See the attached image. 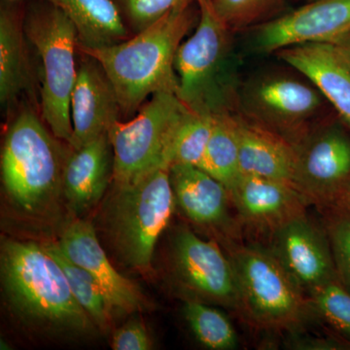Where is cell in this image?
<instances>
[{"label":"cell","instance_id":"cell-28","mask_svg":"<svg viewBox=\"0 0 350 350\" xmlns=\"http://www.w3.org/2000/svg\"><path fill=\"white\" fill-rule=\"evenodd\" d=\"M214 13L230 29L255 24L275 8L282 0H209Z\"/></svg>","mask_w":350,"mask_h":350},{"label":"cell","instance_id":"cell-19","mask_svg":"<svg viewBox=\"0 0 350 350\" xmlns=\"http://www.w3.org/2000/svg\"><path fill=\"white\" fill-rule=\"evenodd\" d=\"M239 142L241 174L264 177L294 186L297 148L284 137L268 128L239 119Z\"/></svg>","mask_w":350,"mask_h":350},{"label":"cell","instance_id":"cell-16","mask_svg":"<svg viewBox=\"0 0 350 350\" xmlns=\"http://www.w3.org/2000/svg\"><path fill=\"white\" fill-rule=\"evenodd\" d=\"M278 53L282 61L312 83L350 126V66L337 46L306 43Z\"/></svg>","mask_w":350,"mask_h":350},{"label":"cell","instance_id":"cell-27","mask_svg":"<svg viewBox=\"0 0 350 350\" xmlns=\"http://www.w3.org/2000/svg\"><path fill=\"white\" fill-rule=\"evenodd\" d=\"M310 304L320 314L350 340V292L335 280L310 291Z\"/></svg>","mask_w":350,"mask_h":350},{"label":"cell","instance_id":"cell-10","mask_svg":"<svg viewBox=\"0 0 350 350\" xmlns=\"http://www.w3.org/2000/svg\"><path fill=\"white\" fill-rule=\"evenodd\" d=\"M174 264L184 286L214 303L239 308V289L232 260L213 241L187 229L175 239Z\"/></svg>","mask_w":350,"mask_h":350},{"label":"cell","instance_id":"cell-8","mask_svg":"<svg viewBox=\"0 0 350 350\" xmlns=\"http://www.w3.org/2000/svg\"><path fill=\"white\" fill-rule=\"evenodd\" d=\"M176 94L157 93L135 119L117 120L108 131L113 151L114 185L137 180L159 167H167L165 153L185 110Z\"/></svg>","mask_w":350,"mask_h":350},{"label":"cell","instance_id":"cell-17","mask_svg":"<svg viewBox=\"0 0 350 350\" xmlns=\"http://www.w3.org/2000/svg\"><path fill=\"white\" fill-rule=\"evenodd\" d=\"M228 192L239 214L253 225L275 230L305 213L306 196L284 182L241 174Z\"/></svg>","mask_w":350,"mask_h":350},{"label":"cell","instance_id":"cell-5","mask_svg":"<svg viewBox=\"0 0 350 350\" xmlns=\"http://www.w3.org/2000/svg\"><path fill=\"white\" fill-rule=\"evenodd\" d=\"M24 29L42 64L41 117L55 137L69 144L73 133L71 94L78 75L77 29L68 16L52 4L32 10Z\"/></svg>","mask_w":350,"mask_h":350},{"label":"cell","instance_id":"cell-25","mask_svg":"<svg viewBox=\"0 0 350 350\" xmlns=\"http://www.w3.org/2000/svg\"><path fill=\"white\" fill-rule=\"evenodd\" d=\"M43 246L63 269L76 300L93 320L96 328L107 332L111 324L112 310L96 280L86 269L71 261L57 243Z\"/></svg>","mask_w":350,"mask_h":350},{"label":"cell","instance_id":"cell-33","mask_svg":"<svg viewBox=\"0 0 350 350\" xmlns=\"http://www.w3.org/2000/svg\"><path fill=\"white\" fill-rule=\"evenodd\" d=\"M310 1H312V0H310Z\"/></svg>","mask_w":350,"mask_h":350},{"label":"cell","instance_id":"cell-14","mask_svg":"<svg viewBox=\"0 0 350 350\" xmlns=\"http://www.w3.org/2000/svg\"><path fill=\"white\" fill-rule=\"evenodd\" d=\"M350 178V138L337 128L319 131L297 148L294 186L308 197L332 199Z\"/></svg>","mask_w":350,"mask_h":350},{"label":"cell","instance_id":"cell-18","mask_svg":"<svg viewBox=\"0 0 350 350\" xmlns=\"http://www.w3.org/2000/svg\"><path fill=\"white\" fill-rule=\"evenodd\" d=\"M112 176V146L105 133L68 156L63 180L68 206L75 213L93 207L103 198Z\"/></svg>","mask_w":350,"mask_h":350},{"label":"cell","instance_id":"cell-31","mask_svg":"<svg viewBox=\"0 0 350 350\" xmlns=\"http://www.w3.org/2000/svg\"><path fill=\"white\" fill-rule=\"evenodd\" d=\"M152 340L142 322L131 320L113 335L112 349L114 350H149Z\"/></svg>","mask_w":350,"mask_h":350},{"label":"cell","instance_id":"cell-32","mask_svg":"<svg viewBox=\"0 0 350 350\" xmlns=\"http://www.w3.org/2000/svg\"><path fill=\"white\" fill-rule=\"evenodd\" d=\"M335 45L337 46L340 54L342 55V57H345V61L350 66V36L340 41V42L335 44Z\"/></svg>","mask_w":350,"mask_h":350},{"label":"cell","instance_id":"cell-20","mask_svg":"<svg viewBox=\"0 0 350 350\" xmlns=\"http://www.w3.org/2000/svg\"><path fill=\"white\" fill-rule=\"evenodd\" d=\"M175 202L193 222L220 224L228 214L227 188L199 167L175 163L170 167Z\"/></svg>","mask_w":350,"mask_h":350},{"label":"cell","instance_id":"cell-9","mask_svg":"<svg viewBox=\"0 0 350 350\" xmlns=\"http://www.w3.org/2000/svg\"><path fill=\"white\" fill-rule=\"evenodd\" d=\"M350 36V0H312L258 27L255 46L260 52L306 43L338 44Z\"/></svg>","mask_w":350,"mask_h":350},{"label":"cell","instance_id":"cell-3","mask_svg":"<svg viewBox=\"0 0 350 350\" xmlns=\"http://www.w3.org/2000/svg\"><path fill=\"white\" fill-rule=\"evenodd\" d=\"M33 111L20 113L6 131L1 178L7 195L29 213L41 211L59 191L68 156Z\"/></svg>","mask_w":350,"mask_h":350},{"label":"cell","instance_id":"cell-30","mask_svg":"<svg viewBox=\"0 0 350 350\" xmlns=\"http://www.w3.org/2000/svg\"><path fill=\"white\" fill-rule=\"evenodd\" d=\"M328 239L338 280L350 292V211L331 221Z\"/></svg>","mask_w":350,"mask_h":350},{"label":"cell","instance_id":"cell-15","mask_svg":"<svg viewBox=\"0 0 350 350\" xmlns=\"http://www.w3.org/2000/svg\"><path fill=\"white\" fill-rule=\"evenodd\" d=\"M85 56L71 94L73 133L68 144L72 150L108 133L121 112L116 91L105 69L93 57Z\"/></svg>","mask_w":350,"mask_h":350},{"label":"cell","instance_id":"cell-21","mask_svg":"<svg viewBox=\"0 0 350 350\" xmlns=\"http://www.w3.org/2000/svg\"><path fill=\"white\" fill-rule=\"evenodd\" d=\"M75 24L78 47L100 48L122 42L129 31L112 0H48Z\"/></svg>","mask_w":350,"mask_h":350},{"label":"cell","instance_id":"cell-2","mask_svg":"<svg viewBox=\"0 0 350 350\" xmlns=\"http://www.w3.org/2000/svg\"><path fill=\"white\" fill-rule=\"evenodd\" d=\"M194 2L175 7L155 24L122 42L100 48L78 47L105 69L124 114L137 111L149 96L177 93L175 56L194 24Z\"/></svg>","mask_w":350,"mask_h":350},{"label":"cell","instance_id":"cell-26","mask_svg":"<svg viewBox=\"0 0 350 350\" xmlns=\"http://www.w3.org/2000/svg\"><path fill=\"white\" fill-rule=\"evenodd\" d=\"M184 315L196 338L213 350H231L238 347V335L224 313L198 301H189Z\"/></svg>","mask_w":350,"mask_h":350},{"label":"cell","instance_id":"cell-1","mask_svg":"<svg viewBox=\"0 0 350 350\" xmlns=\"http://www.w3.org/2000/svg\"><path fill=\"white\" fill-rule=\"evenodd\" d=\"M0 271L6 300L25 323L75 337L92 335L98 329L43 245L7 239L1 245Z\"/></svg>","mask_w":350,"mask_h":350},{"label":"cell","instance_id":"cell-12","mask_svg":"<svg viewBox=\"0 0 350 350\" xmlns=\"http://www.w3.org/2000/svg\"><path fill=\"white\" fill-rule=\"evenodd\" d=\"M57 245L71 261L93 276L111 310L131 313L146 308V299L137 285L113 267L91 223L73 221L62 234Z\"/></svg>","mask_w":350,"mask_h":350},{"label":"cell","instance_id":"cell-11","mask_svg":"<svg viewBox=\"0 0 350 350\" xmlns=\"http://www.w3.org/2000/svg\"><path fill=\"white\" fill-rule=\"evenodd\" d=\"M271 252L301 289L312 291L338 280L328 238L305 213L289 219L273 230Z\"/></svg>","mask_w":350,"mask_h":350},{"label":"cell","instance_id":"cell-24","mask_svg":"<svg viewBox=\"0 0 350 350\" xmlns=\"http://www.w3.org/2000/svg\"><path fill=\"white\" fill-rule=\"evenodd\" d=\"M214 113L195 111L186 107L172 133L165 162L200 167L211 138Z\"/></svg>","mask_w":350,"mask_h":350},{"label":"cell","instance_id":"cell-13","mask_svg":"<svg viewBox=\"0 0 350 350\" xmlns=\"http://www.w3.org/2000/svg\"><path fill=\"white\" fill-rule=\"evenodd\" d=\"M317 89L287 76H269L253 82L243 94L246 111L268 128L293 130L319 111Z\"/></svg>","mask_w":350,"mask_h":350},{"label":"cell","instance_id":"cell-23","mask_svg":"<svg viewBox=\"0 0 350 350\" xmlns=\"http://www.w3.org/2000/svg\"><path fill=\"white\" fill-rule=\"evenodd\" d=\"M199 167L220 181L227 190L241 175L239 118L227 109L214 113L213 131Z\"/></svg>","mask_w":350,"mask_h":350},{"label":"cell","instance_id":"cell-6","mask_svg":"<svg viewBox=\"0 0 350 350\" xmlns=\"http://www.w3.org/2000/svg\"><path fill=\"white\" fill-rule=\"evenodd\" d=\"M239 308L257 326L269 330L297 328L308 314L301 287L271 251L239 248L232 258Z\"/></svg>","mask_w":350,"mask_h":350},{"label":"cell","instance_id":"cell-7","mask_svg":"<svg viewBox=\"0 0 350 350\" xmlns=\"http://www.w3.org/2000/svg\"><path fill=\"white\" fill-rule=\"evenodd\" d=\"M197 3L199 23L175 56L176 94L189 109L216 113L227 109L226 79L231 31L214 13L209 0H197Z\"/></svg>","mask_w":350,"mask_h":350},{"label":"cell","instance_id":"cell-4","mask_svg":"<svg viewBox=\"0 0 350 350\" xmlns=\"http://www.w3.org/2000/svg\"><path fill=\"white\" fill-rule=\"evenodd\" d=\"M174 202L167 167L115 185L108 228L115 250L126 266L144 273L151 269L157 241L169 225Z\"/></svg>","mask_w":350,"mask_h":350},{"label":"cell","instance_id":"cell-22","mask_svg":"<svg viewBox=\"0 0 350 350\" xmlns=\"http://www.w3.org/2000/svg\"><path fill=\"white\" fill-rule=\"evenodd\" d=\"M24 25L10 9L0 13V103L7 108L29 88Z\"/></svg>","mask_w":350,"mask_h":350},{"label":"cell","instance_id":"cell-29","mask_svg":"<svg viewBox=\"0 0 350 350\" xmlns=\"http://www.w3.org/2000/svg\"><path fill=\"white\" fill-rule=\"evenodd\" d=\"M135 34L155 24L180 4L197 0H112Z\"/></svg>","mask_w":350,"mask_h":350}]
</instances>
